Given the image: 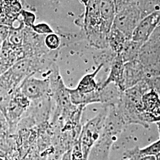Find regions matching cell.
<instances>
[{
  "instance_id": "cell-1",
  "label": "cell",
  "mask_w": 160,
  "mask_h": 160,
  "mask_svg": "<svg viewBox=\"0 0 160 160\" xmlns=\"http://www.w3.org/2000/svg\"><path fill=\"white\" fill-rule=\"evenodd\" d=\"M84 30L90 45L103 50L109 48L108 33L103 26L100 12V0H90L85 12L76 20Z\"/></svg>"
},
{
  "instance_id": "cell-2",
  "label": "cell",
  "mask_w": 160,
  "mask_h": 160,
  "mask_svg": "<svg viewBox=\"0 0 160 160\" xmlns=\"http://www.w3.org/2000/svg\"><path fill=\"white\" fill-rule=\"evenodd\" d=\"M107 113L108 107L105 106L104 111L89 120L82 128L79 143L83 154V160H88L92 149L100 137Z\"/></svg>"
},
{
  "instance_id": "cell-3",
  "label": "cell",
  "mask_w": 160,
  "mask_h": 160,
  "mask_svg": "<svg viewBox=\"0 0 160 160\" xmlns=\"http://www.w3.org/2000/svg\"><path fill=\"white\" fill-rule=\"evenodd\" d=\"M142 18L141 12L135 3L123 6L116 11L113 25L126 36L132 39L133 33Z\"/></svg>"
},
{
  "instance_id": "cell-4",
  "label": "cell",
  "mask_w": 160,
  "mask_h": 160,
  "mask_svg": "<svg viewBox=\"0 0 160 160\" xmlns=\"http://www.w3.org/2000/svg\"><path fill=\"white\" fill-rule=\"evenodd\" d=\"M23 94L31 99H37L46 96L51 92L50 81L48 78L40 80L32 75L28 76L20 87Z\"/></svg>"
},
{
  "instance_id": "cell-5",
  "label": "cell",
  "mask_w": 160,
  "mask_h": 160,
  "mask_svg": "<svg viewBox=\"0 0 160 160\" xmlns=\"http://www.w3.org/2000/svg\"><path fill=\"white\" fill-rule=\"evenodd\" d=\"M160 21V11L155 12L143 17L135 29L132 39L144 43L148 40Z\"/></svg>"
},
{
  "instance_id": "cell-6",
  "label": "cell",
  "mask_w": 160,
  "mask_h": 160,
  "mask_svg": "<svg viewBox=\"0 0 160 160\" xmlns=\"http://www.w3.org/2000/svg\"><path fill=\"white\" fill-rule=\"evenodd\" d=\"M148 78L143 65L139 59L125 63L123 92Z\"/></svg>"
},
{
  "instance_id": "cell-7",
  "label": "cell",
  "mask_w": 160,
  "mask_h": 160,
  "mask_svg": "<svg viewBox=\"0 0 160 160\" xmlns=\"http://www.w3.org/2000/svg\"><path fill=\"white\" fill-rule=\"evenodd\" d=\"M125 62L120 54L116 55L110 64V72L109 75L103 83L100 84V88L114 83L123 92V81L124 74Z\"/></svg>"
},
{
  "instance_id": "cell-8",
  "label": "cell",
  "mask_w": 160,
  "mask_h": 160,
  "mask_svg": "<svg viewBox=\"0 0 160 160\" xmlns=\"http://www.w3.org/2000/svg\"><path fill=\"white\" fill-rule=\"evenodd\" d=\"M103 67L102 63L98 64L92 72L85 75L80 80L77 87L72 89V91L79 94H86L98 90L100 88V84L96 82V77Z\"/></svg>"
},
{
  "instance_id": "cell-9",
  "label": "cell",
  "mask_w": 160,
  "mask_h": 160,
  "mask_svg": "<svg viewBox=\"0 0 160 160\" xmlns=\"http://www.w3.org/2000/svg\"><path fill=\"white\" fill-rule=\"evenodd\" d=\"M100 12L103 26L109 33L113 25L114 17L116 14L114 1L100 0Z\"/></svg>"
},
{
  "instance_id": "cell-10",
  "label": "cell",
  "mask_w": 160,
  "mask_h": 160,
  "mask_svg": "<svg viewBox=\"0 0 160 160\" xmlns=\"http://www.w3.org/2000/svg\"><path fill=\"white\" fill-rule=\"evenodd\" d=\"M122 91L114 83L100 88L101 103L105 106H114L120 103Z\"/></svg>"
},
{
  "instance_id": "cell-11",
  "label": "cell",
  "mask_w": 160,
  "mask_h": 160,
  "mask_svg": "<svg viewBox=\"0 0 160 160\" xmlns=\"http://www.w3.org/2000/svg\"><path fill=\"white\" fill-rule=\"evenodd\" d=\"M128 39L126 36L114 26H112L108 34L109 48L115 54H120Z\"/></svg>"
},
{
  "instance_id": "cell-12",
  "label": "cell",
  "mask_w": 160,
  "mask_h": 160,
  "mask_svg": "<svg viewBox=\"0 0 160 160\" xmlns=\"http://www.w3.org/2000/svg\"><path fill=\"white\" fill-rule=\"evenodd\" d=\"M143 43L137 41L128 39L120 55L125 63L138 59Z\"/></svg>"
},
{
  "instance_id": "cell-13",
  "label": "cell",
  "mask_w": 160,
  "mask_h": 160,
  "mask_svg": "<svg viewBox=\"0 0 160 160\" xmlns=\"http://www.w3.org/2000/svg\"><path fill=\"white\" fill-rule=\"evenodd\" d=\"M24 38V32L22 28H12L8 34V41L9 43L12 46L22 45Z\"/></svg>"
},
{
  "instance_id": "cell-14",
  "label": "cell",
  "mask_w": 160,
  "mask_h": 160,
  "mask_svg": "<svg viewBox=\"0 0 160 160\" xmlns=\"http://www.w3.org/2000/svg\"><path fill=\"white\" fill-rule=\"evenodd\" d=\"M159 152H160V139L143 148H139V153L141 157L156 156Z\"/></svg>"
},
{
  "instance_id": "cell-15",
  "label": "cell",
  "mask_w": 160,
  "mask_h": 160,
  "mask_svg": "<svg viewBox=\"0 0 160 160\" xmlns=\"http://www.w3.org/2000/svg\"><path fill=\"white\" fill-rule=\"evenodd\" d=\"M45 44L50 51H56L61 45V39L55 33L47 34L45 38Z\"/></svg>"
},
{
  "instance_id": "cell-16",
  "label": "cell",
  "mask_w": 160,
  "mask_h": 160,
  "mask_svg": "<svg viewBox=\"0 0 160 160\" xmlns=\"http://www.w3.org/2000/svg\"><path fill=\"white\" fill-rule=\"evenodd\" d=\"M124 157L128 160H156L155 156H140L137 148L127 150L124 153Z\"/></svg>"
},
{
  "instance_id": "cell-17",
  "label": "cell",
  "mask_w": 160,
  "mask_h": 160,
  "mask_svg": "<svg viewBox=\"0 0 160 160\" xmlns=\"http://www.w3.org/2000/svg\"><path fill=\"white\" fill-rule=\"evenodd\" d=\"M20 15L22 17V22L25 26L31 28L33 26H34L36 16L33 12L23 9L21 12Z\"/></svg>"
},
{
  "instance_id": "cell-18",
  "label": "cell",
  "mask_w": 160,
  "mask_h": 160,
  "mask_svg": "<svg viewBox=\"0 0 160 160\" xmlns=\"http://www.w3.org/2000/svg\"><path fill=\"white\" fill-rule=\"evenodd\" d=\"M33 32L40 35H47L54 33L51 28L46 23H42L34 25L32 27Z\"/></svg>"
},
{
  "instance_id": "cell-19",
  "label": "cell",
  "mask_w": 160,
  "mask_h": 160,
  "mask_svg": "<svg viewBox=\"0 0 160 160\" xmlns=\"http://www.w3.org/2000/svg\"><path fill=\"white\" fill-rule=\"evenodd\" d=\"M147 81L151 89L154 90L160 96V76L149 77Z\"/></svg>"
},
{
  "instance_id": "cell-20",
  "label": "cell",
  "mask_w": 160,
  "mask_h": 160,
  "mask_svg": "<svg viewBox=\"0 0 160 160\" xmlns=\"http://www.w3.org/2000/svg\"><path fill=\"white\" fill-rule=\"evenodd\" d=\"M80 1L82 4H84V6L86 7L88 4L90 0H80Z\"/></svg>"
},
{
  "instance_id": "cell-21",
  "label": "cell",
  "mask_w": 160,
  "mask_h": 160,
  "mask_svg": "<svg viewBox=\"0 0 160 160\" xmlns=\"http://www.w3.org/2000/svg\"><path fill=\"white\" fill-rule=\"evenodd\" d=\"M157 126V128H158V133H159V139L160 140V121L157 122L155 123Z\"/></svg>"
},
{
  "instance_id": "cell-22",
  "label": "cell",
  "mask_w": 160,
  "mask_h": 160,
  "mask_svg": "<svg viewBox=\"0 0 160 160\" xmlns=\"http://www.w3.org/2000/svg\"><path fill=\"white\" fill-rule=\"evenodd\" d=\"M156 157V160H160V152H159L158 154L155 156Z\"/></svg>"
}]
</instances>
